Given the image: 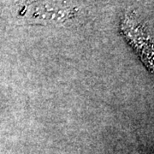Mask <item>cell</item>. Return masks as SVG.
<instances>
[{
    "label": "cell",
    "instance_id": "obj_1",
    "mask_svg": "<svg viewBox=\"0 0 154 154\" xmlns=\"http://www.w3.org/2000/svg\"><path fill=\"white\" fill-rule=\"evenodd\" d=\"M27 17L35 21L61 22L70 16L71 11L64 6L53 3H35L27 9Z\"/></svg>",
    "mask_w": 154,
    "mask_h": 154
}]
</instances>
